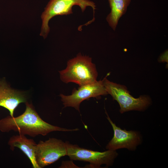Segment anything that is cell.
Instances as JSON below:
<instances>
[{
	"mask_svg": "<svg viewBox=\"0 0 168 168\" xmlns=\"http://www.w3.org/2000/svg\"><path fill=\"white\" fill-rule=\"evenodd\" d=\"M26 105L25 110L21 115L16 117L9 115L0 120L1 131L5 133L13 131L20 134L35 137L39 135L45 136L53 131L79 130L77 128L67 129L49 124L40 118L31 104L26 102Z\"/></svg>",
	"mask_w": 168,
	"mask_h": 168,
	"instance_id": "6da1fadb",
	"label": "cell"
},
{
	"mask_svg": "<svg viewBox=\"0 0 168 168\" xmlns=\"http://www.w3.org/2000/svg\"><path fill=\"white\" fill-rule=\"evenodd\" d=\"M59 72L63 82L75 83L79 86L95 82L98 75L91 58L81 54L69 60L66 68Z\"/></svg>",
	"mask_w": 168,
	"mask_h": 168,
	"instance_id": "7a4b0ae2",
	"label": "cell"
},
{
	"mask_svg": "<svg viewBox=\"0 0 168 168\" xmlns=\"http://www.w3.org/2000/svg\"><path fill=\"white\" fill-rule=\"evenodd\" d=\"M103 81L108 94L119 103L121 114L133 110L144 111L152 104V99L148 95H141L135 98L131 95L125 86L111 82L106 77Z\"/></svg>",
	"mask_w": 168,
	"mask_h": 168,
	"instance_id": "3957f363",
	"label": "cell"
},
{
	"mask_svg": "<svg viewBox=\"0 0 168 168\" xmlns=\"http://www.w3.org/2000/svg\"><path fill=\"white\" fill-rule=\"evenodd\" d=\"M79 6L82 12L87 7H91L94 16L96 9L95 3L89 0H50L41 16L42 25L40 35L45 39L50 31L49 20L57 15H68L73 13L72 7Z\"/></svg>",
	"mask_w": 168,
	"mask_h": 168,
	"instance_id": "277c9868",
	"label": "cell"
},
{
	"mask_svg": "<svg viewBox=\"0 0 168 168\" xmlns=\"http://www.w3.org/2000/svg\"><path fill=\"white\" fill-rule=\"evenodd\" d=\"M67 156L72 160L88 162V167L100 168L102 165L112 166L118 155L116 151L107 150L103 152L93 151L81 147L77 144L66 142Z\"/></svg>",
	"mask_w": 168,
	"mask_h": 168,
	"instance_id": "5b68a950",
	"label": "cell"
},
{
	"mask_svg": "<svg viewBox=\"0 0 168 168\" xmlns=\"http://www.w3.org/2000/svg\"><path fill=\"white\" fill-rule=\"evenodd\" d=\"M67 156L66 142L60 139L50 138L37 144L35 152L36 161L40 168L50 165L61 157Z\"/></svg>",
	"mask_w": 168,
	"mask_h": 168,
	"instance_id": "8992f818",
	"label": "cell"
},
{
	"mask_svg": "<svg viewBox=\"0 0 168 168\" xmlns=\"http://www.w3.org/2000/svg\"><path fill=\"white\" fill-rule=\"evenodd\" d=\"M107 94L102 80L80 86L77 89L74 88L70 95L61 94L60 96L64 107H72L80 112V105L83 100L91 97L96 98Z\"/></svg>",
	"mask_w": 168,
	"mask_h": 168,
	"instance_id": "52a82bcc",
	"label": "cell"
},
{
	"mask_svg": "<svg viewBox=\"0 0 168 168\" xmlns=\"http://www.w3.org/2000/svg\"><path fill=\"white\" fill-rule=\"evenodd\" d=\"M106 114L107 119L114 131L113 137L106 145V149L116 151L126 148L130 151H135L142 142L141 134L135 130L127 131L121 128L113 123L106 112Z\"/></svg>",
	"mask_w": 168,
	"mask_h": 168,
	"instance_id": "ba28073f",
	"label": "cell"
},
{
	"mask_svg": "<svg viewBox=\"0 0 168 168\" xmlns=\"http://www.w3.org/2000/svg\"><path fill=\"white\" fill-rule=\"evenodd\" d=\"M26 102L23 92L12 89L4 78H0V106L7 110L11 116L14 117L15 110L20 103Z\"/></svg>",
	"mask_w": 168,
	"mask_h": 168,
	"instance_id": "9c48e42d",
	"label": "cell"
},
{
	"mask_svg": "<svg viewBox=\"0 0 168 168\" xmlns=\"http://www.w3.org/2000/svg\"><path fill=\"white\" fill-rule=\"evenodd\" d=\"M8 144L12 151H13L15 147L20 149L29 159L34 168H40L35 157L37 144L33 139H28L25 135L19 134L11 137Z\"/></svg>",
	"mask_w": 168,
	"mask_h": 168,
	"instance_id": "30bf717a",
	"label": "cell"
},
{
	"mask_svg": "<svg viewBox=\"0 0 168 168\" xmlns=\"http://www.w3.org/2000/svg\"><path fill=\"white\" fill-rule=\"evenodd\" d=\"M131 0H113L109 4L110 12L106 17L110 26L115 30L119 18L124 14Z\"/></svg>",
	"mask_w": 168,
	"mask_h": 168,
	"instance_id": "8fae6325",
	"label": "cell"
},
{
	"mask_svg": "<svg viewBox=\"0 0 168 168\" xmlns=\"http://www.w3.org/2000/svg\"><path fill=\"white\" fill-rule=\"evenodd\" d=\"M159 61L160 62H168L167 51L162 55L160 57Z\"/></svg>",
	"mask_w": 168,
	"mask_h": 168,
	"instance_id": "7c38bea8",
	"label": "cell"
},
{
	"mask_svg": "<svg viewBox=\"0 0 168 168\" xmlns=\"http://www.w3.org/2000/svg\"><path fill=\"white\" fill-rule=\"evenodd\" d=\"M108 0L109 1V4H110L112 2V1L113 0Z\"/></svg>",
	"mask_w": 168,
	"mask_h": 168,
	"instance_id": "4fadbf2b",
	"label": "cell"
}]
</instances>
